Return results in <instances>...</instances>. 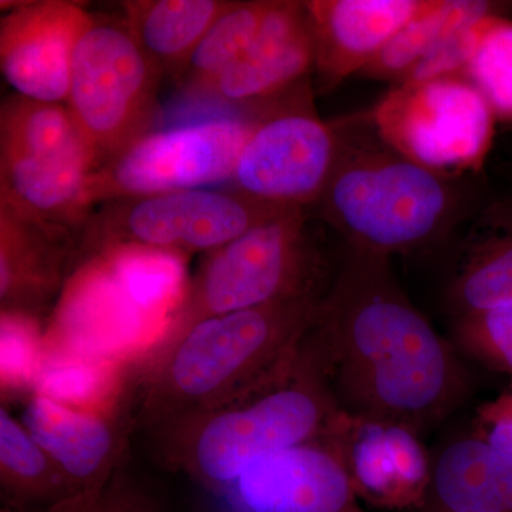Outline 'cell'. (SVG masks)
<instances>
[{"instance_id": "6da1fadb", "label": "cell", "mask_w": 512, "mask_h": 512, "mask_svg": "<svg viewBox=\"0 0 512 512\" xmlns=\"http://www.w3.org/2000/svg\"><path fill=\"white\" fill-rule=\"evenodd\" d=\"M340 412L421 433L467 399L453 346L410 301L389 256L348 247L305 338Z\"/></svg>"}, {"instance_id": "7a4b0ae2", "label": "cell", "mask_w": 512, "mask_h": 512, "mask_svg": "<svg viewBox=\"0 0 512 512\" xmlns=\"http://www.w3.org/2000/svg\"><path fill=\"white\" fill-rule=\"evenodd\" d=\"M323 295L211 316L148 350L136 421L154 431L271 380L298 356Z\"/></svg>"}, {"instance_id": "3957f363", "label": "cell", "mask_w": 512, "mask_h": 512, "mask_svg": "<svg viewBox=\"0 0 512 512\" xmlns=\"http://www.w3.org/2000/svg\"><path fill=\"white\" fill-rule=\"evenodd\" d=\"M338 128V157L316 207L348 247L384 256L417 252L483 207L466 177L431 171L384 143L369 113L339 120Z\"/></svg>"}, {"instance_id": "277c9868", "label": "cell", "mask_w": 512, "mask_h": 512, "mask_svg": "<svg viewBox=\"0 0 512 512\" xmlns=\"http://www.w3.org/2000/svg\"><path fill=\"white\" fill-rule=\"evenodd\" d=\"M339 413L303 340L298 356L262 386L151 433L164 467L221 495L262 458L325 436Z\"/></svg>"}, {"instance_id": "5b68a950", "label": "cell", "mask_w": 512, "mask_h": 512, "mask_svg": "<svg viewBox=\"0 0 512 512\" xmlns=\"http://www.w3.org/2000/svg\"><path fill=\"white\" fill-rule=\"evenodd\" d=\"M306 211L286 208L208 252L156 345L211 316L323 295L322 261L309 235Z\"/></svg>"}, {"instance_id": "8992f818", "label": "cell", "mask_w": 512, "mask_h": 512, "mask_svg": "<svg viewBox=\"0 0 512 512\" xmlns=\"http://www.w3.org/2000/svg\"><path fill=\"white\" fill-rule=\"evenodd\" d=\"M94 161L69 109L13 96L0 111V208L82 231Z\"/></svg>"}, {"instance_id": "52a82bcc", "label": "cell", "mask_w": 512, "mask_h": 512, "mask_svg": "<svg viewBox=\"0 0 512 512\" xmlns=\"http://www.w3.org/2000/svg\"><path fill=\"white\" fill-rule=\"evenodd\" d=\"M156 66L127 26L93 18L72 60L66 107L97 171L148 133L156 113Z\"/></svg>"}, {"instance_id": "ba28073f", "label": "cell", "mask_w": 512, "mask_h": 512, "mask_svg": "<svg viewBox=\"0 0 512 512\" xmlns=\"http://www.w3.org/2000/svg\"><path fill=\"white\" fill-rule=\"evenodd\" d=\"M286 208L247 195L200 188L103 204L79 235V262L114 245H140L188 256L212 252Z\"/></svg>"}, {"instance_id": "9c48e42d", "label": "cell", "mask_w": 512, "mask_h": 512, "mask_svg": "<svg viewBox=\"0 0 512 512\" xmlns=\"http://www.w3.org/2000/svg\"><path fill=\"white\" fill-rule=\"evenodd\" d=\"M367 113L384 143L451 177H470L483 168L497 123L487 99L466 76L394 84Z\"/></svg>"}, {"instance_id": "30bf717a", "label": "cell", "mask_w": 512, "mask_h": 512, "mask_svg": "<svg viewBox=\"0 0 512 512\" xmlns=\"http://www.w3.org/2000/svg\"><path fill=\"white\" fill-rule=\"evenodd\" d=\"M255 123L221 116L148 131L90 175L84 205L90 211L97 204L232 180Z\"/></svg>"}, {"instance_id": "8fae6325", "label": "cell", "mask_w": 512, "mask_h": 512, "mask_svg": "<svg viewBox=\"0 0 512 512\" xmlns=\"http://www.w3.org/2000/svg\"><path fill=\"white\" fill-rule=\"evenodd\" d=\"M339 150L338 123H326L303 104L255 123L232 181L237 191L279 208L316 205Z\"/></svg>"}, {"instance_id": "7c38bea8", "label": "cell", "mask_w": 512, "mask_h": 512, "mask_svg": "<svg viewBox=\"0 0 512 512\" xmlns=\"http://www.w3.org/2000/svg\"><path fill=\"white\" fill-rule=\"evenodd\" d=\"M133 410L131 387L119 402L99 409L29 390L20 421L62 474L70 500L99 493L123 467L128 434L137 427Z\"/></svg>"}, {"instance_id": "4fadbf2b", "label": "cell", "mask_w": 512, "mask_h": 512, "mask_svg": "<svg viewBox=\"0 0 512 512\" xmlns=\"http://www.w3.org/2000/svg\"><path fill=\"white\" fill-rule=\"evenodd\" d=\"M323 439L338 453L360 501L380 510L426 508L433 457L416 430L340 412Z\"/></svg>"}, {"instance_id": "5bb4252c", "label": "cell", "mask_w": 512, "mask_h": 512, "mask_svg": "<svg viewBox=\"0 0 512 512\" xmlns=\"http://www.w3.org/2000/svg\"><path fill=\"white\" fill-rule=\"evenodd\" d=\"M93 16L63 0L30 2L0 20V69L16 96L67 101L74 49Z\"/></svg>"}, {"instance_id": "9a60e30c", "label": "cell", "mask_w": 512, "mask_h": 512, "mask_svg": "<svg viewBox=\"0 0 512 512\" xmlns=\"http://www.w3.org/2000/svg\"><path fill=\"white\" fill-rule=\"evenodd\" d=\"M221 495L232 512H367L323 437L262 458Z\"/></svg>"}, {"instance_id": "2e32d148", "label": "cell", "mask_w": 512, "mask_h": 512, "mask_svg": "<svg viewBox=\"0 0 512 512\" xmlns=\"http://www.w3.org/2000/svg\"><path fill=\"white\" fill-rule=\"evenodd\" d=\"M76 232L0 208L2 315L39 320L79 264Z\"/></svg>"}, {"instance_id": "e0dca14e", "label": "cell", "mask_w": 512, "mask_h": 512, "mask_svg": "<svg viewBox=\"0 0 512 512\" xmlns=\"http://www.w3.org/2000/svg\"><path fill=\"white\" fill-rule=\"evenodd\" d=\"M430 0L305 2L315 40V70L323 90L360 74L380 50L419 16Z\"/></svg>"}, {"instance_id": "ac0fdd59", "label": "cell", "mask_w": 512, "mask_h": 512, "mask_svg": "<svg viewBox=\"0 0 512 512\" xmlns=\"http://www.w3.org/2000/svg\"><path fill=\"white\" fill-rule=\"evenodd\" d=\"M315 67V40L305 2H269L247 53L211 87L225 101L266 100L286 92Z\"/></svg>"}, {"instance_id": "d6986e66", "label": "cell", "mask_w": 512, "mask_h": 512, "mask_svg": "<svg viewBox=\"0 0 512 512\" xmlns=\"http://www.w3.org/2000/svg\"><path fill=\"white\" fill-rule=\"evenodd\" d=\"M466 224L446 289L456 319L512 306V198L485 202Z\"/></svg>"}, {"instance_id": "ffe728a7", "label": "cell", "mask_w": 512, "mask_h": 512, "mask_svg": "<svg viewBox=\"0 0 512 512\" xmlns=\"http://www.w3.org/2000/svg\"><path fill=\"white\" fill-rule=\"evenodd\" d=\"M421 512H512V457L474 434L450 441L433 457Z\"/></svg>"}, {"instance_id": "44dd1931", "label": "cell", "mask_w": 512, "mask_h": 512, "mask_svg": "<svg viewBox=\"0 0 512 512\" xmlns=\"http://www.w3.org/2000/svg\"><path fill=\"white\" fill-rule=\"evenodd\" d=\"M94 256L104 262L128 303L161 339L190 282L187 256L140 245H114Z\"/></svg>"}, {"instance_id": "7402d4cb", "label": "cell", "mask_w": 512, "mask_h": 512, "mask_svg": "<svg viewBox=\"0 0 512 512\" xmlns=\"http://www.w3.org/2000/svg\"><path fill=\"white\" fill-rule=\"evenodd\" d=\"M231 5L221 0H148L124 3V25L151 63L183 70L191 53Z\"/></svg>"}, {"instance_id": "603a6c76", "label": "cell", "mask_w": 512, "mask_h": 512, "mask_svg": "<svg viewBox=\"0 0 512 512\" xmlns=\"http://www.w3.org/2000/svg\"><path fill=\"white\" fill-rule=\"evenodd\" d=\"M0 493L3 507L39 512L67 498L66 484L46 451L8 407H0Z\"/></svg>"}, {"instance_id": "cb8c5ba5", "label": "cell", "mask_w": 512, "mask_h": 512, "mask_svg": "<svg viewBox=\"0 0 512 512\" xmlns=\"http://www.w3.org/2000/svg\"><path fill=\"white\" fill-rule=\"evenodd\" d=\"M493 12L494 6L488 2L430 0L427 8L399 30L360 74L369 79L400 83L447 37Z\"/></svg>"}, {"instance_id": "d4e9b609", "label": "cell", "mask_w": 512, "mask_h": 512, "mask_svg": "<svg viewBox=\"0 0 512 512\" xmlns=\"http://www.w3.org/2000/svg\"><path fill=\"white\" fill-rule=\"evenodd\" d=\"M269 2H231L191 53L183 73L195 90L211 89L247 53L261 28Z\"/></svg>"}, {"instance_id": "484cf974", "label": "cell", "mask_w": 512, "mask_h": 512, "mask_svg": "<svg viewBox=\"0 0 512 512\" xmlns=\"http://www.w3.org/2000/svg\"><path fill=\"white\" fill-rule=\"evenodd\" d=\"M493 110L512 127V20L490 13L476 22V40L466 74Z\"/></svg>"}, {"instance_id": "4316f807", "label": "cell", "mask_w": 512, "mask_h": 512, "mask_svg": "<svg viewBox=\"0 0 512 512\" xmlns=\"http://www.w3.org/2000/svg\"><path fill=\"white\" fill-rule=\"evenodd\" d=\"M454 330L468 355L512 377V306L456 319Z\"/></svg>"}, {"instance_id": "83f0119b", "label": "cell", "mask_w": 512, "mask_h": 512, "mask_svg": "<svg viewBox=\"0 0 512 512\" xmlns=\"http://www.w3.org/2000/svg\"><path fill=\"white\" fill-rule=\"evenodd\" d=\"M0 512H15L2 508ZM39 512H168L160 495L123 467L97 494L70 498Z\"/></svg>"}, {"instance_id": "f1b7e54d", "label": "cell", "mask_w": 512, "mask_h": 512, "mask_svg": "<svg viewBox=\"0 0 512 512\" xmlns=\"http://www.w3.org/2000/svg\"><path fill=\"white\" fill-rule=\"evenodd\" d=\"M36 320L2 315V376L6 386L28 387L35 383L42 362ZM30 390V389H29Z\"/></svg>"}, {"instance_id": "f546056e", "label": "cell", "mask_w": 512, "mask_h": 512, "mask_svg": "<svg viewBox=\"0 0 512 512\" xmlns=\"http://www.w3.org/2000/svg\"><path fill=\"white\" fill-rule=\"evenodd\" d=\"M473 434L512 457V387L477 410Z\"/></svg>"}]
</instances>
